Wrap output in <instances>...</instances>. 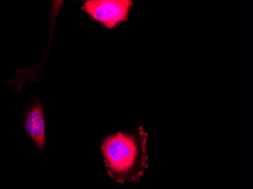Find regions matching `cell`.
<instances>
[{"label": "cell", "mask_w": 253, "mask_h": 189, "mask_svg": "<svg viewBox=\"0 0 253 189\" xmlns=\"http://www.w3.org/2000/svg\"><path fill=\"white\" fill-rule=\"evenodd\" d=\"M25 127L27 133L42 151L45 145V129L43 109L41 101L37 100L28 110Z\"/></svg>", "instance_id": "obj_3"}, {"label": "cell", "mask_w": 253, "mask_h": 189, "mask_svg": "<svg viewBox=\"0 0 253 189\" xmlns=\"http://www.w3.org/2000/svg\"><path fill=\"white\" fill-rule=\"evenodd\" d=\"M101 151L109 176L118 183L139 181L147 168V133L142 126L108 136Z\"/></svg>", "instance_id": "obj_1"}, {"label": "cell", "mask_w": 253, "mask_h": 189, "mask_svg": "<svg viewBox=\"0 0 253 189\" xmlns=\"http://www.w3.org/2000/svg\"><path fill=\"white\" fill-rule=\"evenodd\" d=\"M131 0H88L82 9L107 29H112L128 20Z\"/></svg>", "instance_id": "obj_2"}]
</instances>
